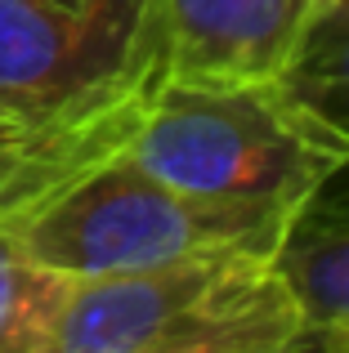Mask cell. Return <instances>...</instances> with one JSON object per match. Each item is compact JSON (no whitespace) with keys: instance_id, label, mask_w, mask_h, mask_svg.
<instances>
[{"instance_id":"obj_3","label":"cell","mask_w":349,"mask_h":353,"mask_svg":"<svg viewBox=\"0 0 349 353\" xmlns=\"http://www.w3.org/2000/svg\"><path fill=\"white\" fill-rule=\"evenodd\" d=\"M287 210L219 206L174 192L143 174L126 157H108L36 192L0 224L18 246L59 277H112L143 273L192 255H246L278 259L291 228Z\"/></svg>"},{"instance_id":"obj_8","label":"cell","mask_w":349,"mask_h":353,"mask_svg":"<svg viewBox=\"0 0 349 353\" xmlns=\"http://www.w3.org/2000/svg\"><path fill=\"white\" fill-rule=\"evenodd\" d=\"M63 282L68 277L45 273L0 224V353H41Z\"/></svg>"},{"instance_id":"obj_11","label":"cell","mask_w":349,"mask_h":353,"mask_svg":"<svg viewBox=\"0 0 349 353\" xmlns=\"http://www.w3.org/2000/svg\"><path fill=\"white\" fill-rule=\"evenodd\" d=\"M86 5H94V0H86Z\"/></svg>"},{"instance_id":"obj_7","label":"cell","mask_w":349,"mask_h":353,"mask_svg":"<svg viewBox=\"0 0 349 353\" xmlns=\"http://www.w3.org/2000/svg\"><path fill=\"white\" fill-rule=\"evenodd\" d=\"M282 85L349 134V0H318Z\"/></svg>"},{"instance_id":"obj_5","label":"cell","mask_w":349,"mask_h":353,"mask_svg":"<svg viewBox=\"0 0 349 353\" xmlns=\"http://www.w3.org/2000/svg\"><path fill=\"white\" fill-rule=\"evenodd\" d=\"M134 0H0V117L45 121L121 72Z\"/></svg>"},{"instance_id":"obj_2","label":"cell","mask_w":349,"mask_h":353,"mask_svg":"<svg viewBox=\"0 0 349 353\" xmlns=\"http://www.w3.org/2000/svg\"><path fill=\"white\" fill-rule=\"evenodd\" d=\"M309 313L278 259L224 250L63 282L41 353H291Z\"/></svg>"},{"instance_id":"obj_1","label":"cell","mask_w":349,"mask_h":353,"mask_svg":"<svg viewBox=\"0 0 349 353\" xmlns=\"http://www.w3.org/2000/svg\"><path fill=\"white\" fill-rule=\"evenodd\" d=\"M121 157L188 197L296 215L349 161V134L282 81H152L126 121Z\"/></svg>"},{"instance_id":"obj_9","label":"cell","mask_w":349,"mask_h":353,"mask_svg":"<svg viewBox=\"0 0 349 353\" xmlns=\"http://www.w3.org/2000/svg\"><path fill=\"white\" fill-rule=\"evenodd\" d=\"M305 349H309V353H349V318H336V322H318V327H309Z\"/></svg>"},{"instance_id":"obj_12","label":"cell","mask_w":349,"mask_h":353,"mask_svg":"<svg viewBox=\"0 0 349 353\" xmlns=\"http://www.w3.org/2000/svg\"><path fill=\"white\" fill-rule=\"evenodd\" d=\"M0 121H5V117H0Z\"/></svg>"},{"instance_id":"obj_10","label":"cell","mask_w":349,"mask_h":353,"mask_svg":"<svg viewBox=\"0 0 349 353\" xmlns=\"http://www.w3.org/2000/svg\"><path fill=\"white\" fill-rule=\"evenodd\" d=\"M291 353H309V349H305V345H300V349H291Z\"/></svg>"},{"instance_id":"obj_6","label":"cell","mask_w":349,"mask_h":353,"mask_svg":"<svg viewBox=\"0 0 349 353\" xmlns=\"http://www.w3.org/2000/svg\"><path fill=\"white\" fill-rule=\"evenodd\" d=\"M278 268L309 313V327L349 318V161L296 210Z\"/></svg>"},{"instance_id":"obj_4","label":"cell","mask_w":349,"mask_h":353,"mask_svg":"<svg viewBox=\"0 0 349 353\" xmlns=\"http://www.w3.org/2000/svg\"><path fill=\"white\" fill-rule=\"evenodd\" d=\"M318 0H134L130 45L157 81H282Z\"/></svg>"}]
</instances>
